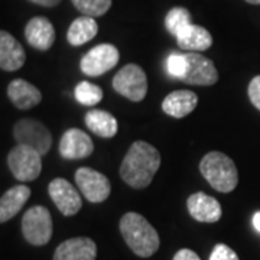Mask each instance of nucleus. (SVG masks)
Masks as SVG:
<instances>
[{
  "instance_id": "obj_1",
  "label": "nucleus",
  "mask_w": 260,
  "mask_h": 260,
  "mask_svg": "<svg viewBox=\"0 0 260 260\" xmlns=\"http://www.w3.org/2000/svg\"><path fill=\"white\" fill-rule=\"evenodd\" d=\"M160 167V153L148 142L138 140L127 150L120 167L121 179L135 189L150 185Z\"/></svg>"
},
{
  "instance_id": "obj_2",
  "label": "nucleus",
  "mask_w": 260,
  "mask_h": 260,
  "mask_svg": "<svg viewBox=\"0 0 260 260\" xmlns=\"http://www.w3.org/2000/svg\"><path fill=\"white\" fill-rule=\"evenodd\" d=\"M120 233L126 244L139 257H150L159 249V234L148 220L138 213H126L120 220Z\"/></svg>"
},
{
  "instance_id": "obj_3",
  "label": "nucleus",
  "mask_w": 260,
  "mask_h": 260,
  "mask_svg": "<svg viewBox=\"0 0 260 260\" xmlns=\"http://www.w3.org/2000/svg\"><path fill=\"white\" fill-rule=\"evenodd\" d=\"M200 172L215 191L229 194L239 184L236 164L223 152H208L200 162Z\"/></svg>"
},
{
  "instance_id": "obj_4",
  "label": "nucleus",
  "mask_w": 260,
  "mask_h": 260,
  "mask_svg": "<svg viewBox=\"0 0 260 260\" xmlns=\"http://www.w3.org/2000/svg\"><path fill=\"white\" fill-rule=\"evenodd\" d=\"M52 232L51 213L42 205L29 208L22 217V234L32 246H45L51 240Z\"/></svg>"
},
{
  "instance_id": "obj_5",
  "label": "nucleus",
  "mask_w": 260,
  "mask_h": 260,
  "mask_svg": "<svg viewBox=\"0 0 260 260\" xmlns=\"http://www.w3.org/2000/svg\"><path fill=\"white\" fill-rule=\"evenodd\" d=\"M12 175L20 182L35 181L42 171V155L26 145H16L8 155Z\"/></svg>"
},
{
  "instance_id": "obj_6",
  "label": "nucleus",
  "mask_w": 260,
  "mask_h": 260,
  "mask_svg": "<svg viewBox=\"0 0 260 260\" xmlns=\"http://www.w3.org/2000/svg\"><path fill=\"white\" fill-rule=\"evenodd\" d=\"M113 88L129 99L130 102H142L148 94V77L138 64H127L113 78Z\"/></svg>"
},
{
  "instance_id": "obj_7",
  "label": "nucleus",
  "mask_w": 260,
  "mask_h": 260,
  "mask_svg": "<svg viewBox=\"0 0 260 260\" xmlns=\"http://www.w3.org/2000/svg\"><path fill=\"white\" fill-rule=\"evenodd\" d=\"M13 138L18 145H26L38 150L42 156L52 146V135L45 124L35 119H20L13 127Z\"/></svg>"
},
{
  "instance_id": "obj_8",
  "label": "nucleus",
  "mask_w": 260,
  "mask_h": 260,
  "mask_svg": "<svg viewBox=\"0 0 260 260\" xmlns=\"http://www.w3.org/2000/svg\"><path fill=\"white\" fill-rule=\"evenodd\" d=\"M75 184L87 201L93 204L106 201L112 192V184L109 178L91 168H80L75 172Z\"/></svg>"
},
{
  "instance_id": "obj_9",
  "label": "nucleus",
  "mask_w": 260,
  "mask_h": 260,
  "mask_svg": "<svg viewBox=\"0 0 260 260\" xmlns=\"http://www.w3.org/2000/svg\"><path fill=\"white\" fill-rule=\"evenodd\" d=\"M119 49L112 44H102L91 48L80 61V68L88 77H100L113 70L119 62Z\"/></svg>"
},
{
  "instance_id": "obj_10",
  "label": "nucleus",
  "mask_w": 260,
  "mask_h": 260,
  "mask_svg": "<svg viewBox=\"0 0 260 260\" xmlns=\"http://www.w3.org/2000/svg\"><path fill=\"white\" fill-rule=\"evenodd\" d=\"M185 58L188 68L181 81L191 85H203V87L214 85L218 81V71L210 58L198 52H185Z\"/></svg>"
},
{
  "instance_id": "obj_11",
  "label": "nucleus",
  "mask_w": 260,
  "mask_h": 260,
  "mask_svg": "<svg viewBox=\"0 0 260 260\" xmlns=\"http://www.w3.org/2000/svg\"><path fill=\"white\" fill-rule=\"evenodd\" d=\"M48 192L51 200L54 201L59 213L65 217L75 215L83 207V200L78 191H75L74 185L64 178H55L49 182Z\"/></svg>"
},
{
  "instance_id": "obj_12",
  "label": "nucleus",
  "mask_w": 260,
  "mask_h": 260,
  "mask_svg": "<svg viewBox=\"0 0 260 260\" xmlns=\"http://www.w3.org/2000/svg\"><path fill=\"white\" fill-rule=\"evenodd\" d=\"M94 152L91 138L81 129H68L59 142V153L64 159L77 160L88 158Z\"/></svg>"
},
{
  "instance_id": "obj_13",
  "label": "nucleus",
  "mask_w": 260,
  "mask_h": 260,
  "mask_svg": "<svg viewBox=\"0 0 260 260\" xmlns=\"http://www.w3.org/2000/svg\"><path fill=\"white\" fill-rule=\"evenodd\" d=\"M186 208L191 217L200 223H217L223 214L220 203L204 192L191 195L186 201Z\"/></svg>"
},
{
  "instance_id": "obj_14",
  "label": "nucleus",
  "mask_w": 260,
  "mask_h": 260,
  "mask_svg": "<svg viewBox=\"0 0 260 260\" xmlns=\"http://www.w3.org/2000/svg\"><path fill=\"white\" fill-rule=\"evenodd\" d=\"M25 37L32 48L38 51H48L55 42V29L48 18L35 16L28 22Z\"/></svg>"
},
{
  "instance_id": "obj_15",
  "label": "nucleus",
  "mask_w": 260,
  "mask_h": 260,
  "mask_svg": "<svg viewBox=\"0 0 260 260\" xmlns=\"http://www.w3.org/2000/svg\"><path fill=\"white\" fill-rule=\"evenodd\" d=\"M97 246L88 237H74L56 247L54 260H95Z\"/></svg>"
},
{
  "instance_id": "obj_16",
  "label": "nucleus",
  "mask_w": 260,
  "mask_h": 260,
  "mask_svg": "<svg viewBox=\"0 0 260 260\" xmlns=\"http://www.w3.org/2000/svg\"><path fill=\"white\" fill-rule=\"evenodd\" d=\"M26 61L23 47L9 32H0V68L3 71H18Z\"/></svg>"
},
{
  "instance_id": "obj_17",
  "label": "nucleus",
  "mask_w": 260,
  "mask_h": 260,
  "mask_svg": "<svg viewBox=\"0 0 260 260\" xmlns=\"http://www.w3.org/2000/svg\"><path fill=\"white\" fill-rule=\"evenodd\" d=\"M8 95L19 110H29L42 102V93L34 84L22 78H16L8 85Z\"/></svg>"
},
{
  "instance_id": "obj_18",
  "label": "nucleus",
  "mask_w": 260,
  "mask_h": 260,
  "mask_svg": "<svg viewBox=\"0 0 260 260\" xmlns=\"http://www.w3.org/2000/svg\"><path fill=\"white\" fill-rule=\"evenodd\" d=\"M198 104V95L191 90H177L168 94L162 102V110L168 116L182 119L195 110Z\"/></svg>"
},
{
  "instance_id": "obj_19",
  "label": "nucleus",
  "mask_w": 260,
  "mask_h": 260,
  "mask_svg": "<svg viewBox=\"0 0 260 260\" xmlns=\"http://www.w3.org/2000/svg\"><path fill=\"white\" fill-rule=\"evenodd\" d=\"M30 194L32 191L26 185H16L8 189L0 200V221L6 223L10 218H13L22 210V207L26 204Z\"/></svg>"
},
{
  "instance_id": "obj_20",
  "label": "nucleus",
  "mask_w": 260,
  "mask_h": 260,
  "mask_svg": "<svg viewBox=\"0 0 260 260\" xmlns=\"http://www.w3.org/2000/svg\"><path fill=\"white\" fill-rule=\"evenodd\" d=\"M177 44L188 52H203L213 45V37L205 28L191 23L178 35Z\"/></svg>"
},
{
  "instance_id": "obj_21",
  "label": "nucleus",
  "mask_w": 260,
  "mask_h": 260,
  "mask_svg": "<svg viewBox=\"0 0 260 260\" xmlns=\"http://www.w3.org/2000/svg\"><path fill=\"white\" fill-rule=\"evenodd\" d=\"M85 124L90 132H93L94 135L104 139L114 138L119 130L117 120L113 114L106 110H97V109L90 110L85 114Z\"/></svg>"
},
{
  "instance_id": "obj_22",
  "label": "nucleus",
  "mask_w": 260,
  "mask_h": 260,
  "mask_svg": "<svg viewBox=\"0 0 260 260\" xmlns=\"http://www.w3.org/2000/svg\"><path fill=\"white\" fill-rule=\"evenodd\" d=\"M99 32V25L90 16H81L77 18L70 25L68 32H67V41L73 47H81L84 44L90 42Z\"/></svg>"
},
{
  "instance_id": "obj_23",
  "label": "nucleus",
  "mask_w": 260,
  "mask_h": 260,
  "mask_svg": "<svg viewBox=\"0 0 260 260\" xmlns=\"http://www.w3.org/2000/svg\"><path fill=\"white\" fill-rule=\"evenodd\" d=\"M191 25V13L185 8H172L165 18V26L168 32L174 37H178L186 26Z\"/></svg>"
},
{
  "instance_id": "obj_24",
  "label": "nucleus",
  "mask_w": 260,
  "mask_h": 260,
  "mask_svg": "<svg viewBox=\"0 0 260 260\" xmlns=\"http://www.w3.org/2000/svg\"><path fill=\"white\" fill-rule=\"evenodd\" d=\"M74 97L83 106H95L103 100V90L95 84L81 81L75 87Z\"/></svg>"
},
{
  "instance_id": "obj_25",
  "label": "nucleus",
  "mask_w": 260,
  "mask_h": 260,
  "mask_svg": "<svg viewBox=\"0 0 260 260\" xmlns=\"http://www.w3.org/2000/svg\"><path fill=\"white\" fill-rule=\"evenodd\" d=\"M75 9L81 12L84 16L97 18L107 13L112 8V0H71Z\"/></svg>"
},
{
  "instance_id": "obj_26",
  "label": "nucleus",
  "mask_w": 260,
  "mask_h": 260,
  "mask_svg": "<svg viewBox=\"0 0 260 260\" xmlns=\"http://www.w3.org/2000/svg\"><path fill=\"white\" fill-rule=\"evenodd\" d=\"M186 68H188V62H186L185 54H171L168 56L167 59V70L169 74L175 78H182L186 73Z\"/></svg>"
},
{
  "instance_id": "obj_27",
  "label": "nucleus",
  "mask_w": 260,
  "mask_h": 260,
  "mask_svg": "<svg viewBox=\"0 0 260 260\" xmlns=\"http://www.w3.org/2000/svg\"><path fill=\"white\" fill-rule=\"evenodd\" d=\"M210 260H240L237 253L233 250L232 247H229L224 243H218L214 246L213 251L210 254Z\"/></svg>"
},
{
  "instance_id": "obj_28",
  "label": "nucleus",
  "mask_w": 260,
  "mask_h": 260,
  "mask_svg": "<svg viewBox=\"0 0 260 260\" xmlns=\"http://www.w3.org/2000/svg\"><path fill=\"white\" fill-rule=\"evenodd\" d=\"M247 94L251 104L260 110V75H256L247 87Z\"/></svg>"
},
{
  "instance_id": "obj_29",
  "label": "nucleus",
  "mask_w": 260,
  "mask_h": 260,
  "mask_svg": "<svg viewBox=\"0 0 260 260\" xmlns=\"http://www.w3.org/2000/svg\"><path fill=\"white\" fill-rule=\"evenodd\" d=\"M172 260H201L200 256L195 251L189 250V249H181L179 251L175 253L174 259Z\"/></svg>"
},
{
  "instance_id": "obj_30",
  "label": "nucleus",
  "mask_w": 260,
  "mask_h": 260,
  "mask_svg": "<svg viewBox=\"0 0 260 260\" xmlns=\"http://www.w3.org/2000/svg\"><path fill=\"white\" fill-rule=\"evenodd\" d=\"M29 2L39 5V6H44V8H55L62 0H29Z\"/></svg>"
},
{
  "instance_id": "obj_31",
  "label": "nucleus",
  "mask_w": 260,
  "mask_h": 260,
  "mask_svg": "<svg viewBox=\"0 0 260 260\" xmlns=\"http://www.w3.org/2000/svg\"><path fill=\"white\" fill-rule=\"evenodd\" d=\"M251 223H253V227L260 233V211L253 215V220H251Z\"/></svg>"
},
{
  "instance_id": "obj_32",
  "label": "nucleus",
  "mask_w": 260,
  "mask_h": 260,
  "mask_svg": "<svg viewBox=\"0 0 260 260\" xmlns=\"http://www.w3.org/2000/svg\"><path fill=\"white\" fill-rule=\"evenodd\" d=\"M246 2L250 5H260V0H246Z\"/></svg>"
}]
</instances>
